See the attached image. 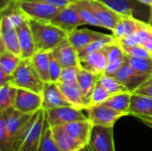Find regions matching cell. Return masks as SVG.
<instances>
[{"label": "cell", "instance_id": "cell-1", "mask_svg": "<svg viewBox=\"0 0 152 151\" xmlns=\"http://www.w3.org/2000/svg\"><path fill=\"white\" fill-rule=\"evenodd\" d=\"M32 30L37 52H52L62 41L68 38V34L52 24L50 21H42L28 19Z\"/></svg>", "mask_w": 152, "mask_h": 151}, {"label": "cell", "instance_id": "cell-2", "mask_svg": "<svg viewBox=\"0 0 152 151\" xmlns=\"http://www.w3.org/2000/svg\"><path fill=\"white\" fill-rule=\"evenodd\" d=\"M45 120L44 109L36 112L18 134L13 151H38Z\"/></svg>", "mask_w": 152, "mask_h": 151}, {"label": "cell", "instance_id": "cell-3", "mask_svg": "<svg viewBox=\"0 0 152 151\" xmlns=\"http://www.w3.org/2000/svg\"><path fill=\"white\" fill-rule=\"evenodd\" d=\"M8 84L16 88L27 89L41 93L45 83L36 71L31 59H22L16 70L12 75Z\"/></svg>", "mask_w": 152, "mask_h": 151}, {"label": "cell", "instance_id": "cell-4", "mask_svg": "<svg viewBox=\"0 0 152 151\" xmlns=\"http://www.w3.org/2000/svg\"><path fill=\"white\" fill-rule=\"evenodd\" d=\"M33 115L21 113L14 108L0 112V133L8 137L13 143V147L18 134Z\"/></svg>", "mask_w": 152, "mask_h": 151}, {"label": "cell", "instance_id": "cell-5", "mask_svg": "<svg viewBox=\"0 0 152 151\" xmlns=\"http://www.w3.org/2000/svg\"><path fill=\"white\" fill-rule=\"evenodd\" d=\"M87 151H116L114 141V126L94 125Z\"/></svg>", "mask_w": 152, "mask_h": 151}, {"label": "cell", "instance_id": "cell-6", "mask_svg": "<svg viewBox=\"0 0 152 151\" xmlns=\"http://www.w3.org/2000/svg\"><path fill=\"white\" fill-rule=\"evenodd\" d=\"M88 119L94 125L101 126H114L116 122L123 117L129 116L126 113L117 111L104 104L91 106L86 109Z\"/></svg>", "mask_w": 152, "mask_h": 151}, {"label": "cell", "instance_id": "cell-7", "mask_svg": "<svg viewBox=\"0 0 152 151\" xmlns=\"http://www.w3.org/2000/svg\"><path fill=\"white\" fill-rule=\"evenodd\" d=\"M45 118L47 123L51 126H53L73 121L87 119L88 117L82 112V109L73 106H63L45 110Z\"/></svg>", "mask_w": 152, "mask_h": 151}, {"label": "cell", "instance_id": "cell-8", "mask_svg": "<svg viewBox=\"0 0 152 151\" xmlns=\"http://www.w3.org/2000/svg\"><path fill=\"white\" fill-rule=\"evenodd\" d=\"M50 22L65 31L68 35L76 30L79 26L85 24L82 18L73 7L72 3L67 6L61 7Z\"/></svg>", "mask_w": 152, "mask_h": 151}, {"label": "cell", "instance_id": "cell-9", "mask_svg": "<svg viewBox=\"0 0 152 151\" xmlns=\"http://www.w3.org/2000/svg\"><path fill=\"white\" fill-rule=\"evenodd\" d=\"M88 7L92 10L94 16L98 20L101 27L108 28L111 31L115 29L121 19V15L114 12L108 5L100 0H84Z\"/></svg>", "mask_w": 152, "mask_h": 151}, {"label": "cell", "instance_id": "cell-10", "mask_svg": "<svg viewBox=\"0 0 152 151\" xmlns=\"http://www.w3.org/2000/svg\"><path fill=\"white\" fill-rule=\"evenodd\" d=\"M43 98L41 93L27 89H17L13 108L24 114L33 115L42 109Z\"/></svg>", "mask_w": 152, "mask_h": 151}, {"label": "cell", "instance_id": "cell-11", "mask_svg": "<svg viewBox=\"0 0 152 151\" xmlns=\"http://www.w3.org/2000/svg\"><path fill=\"white\" fill-rule=\"evenodd\" d=\"M20 4L28 19L42 21H50L61 8L41 2L28 0H20Z\"/></svg>", "mask_w": 152, "mask_h": 151}, {"label": "cell", "instance_id": "cell-12", "mask_svg": "<svg viewBox=\"0 0 152 151\" xmlns=\"http://www.w3.org/2000/svg\"><path fill=\"white\" fill-rule=\"evenodd\" d=\"M41 94L43 98L42 109L45 110L63 106H71L63 95L58 83L45 82Z\"/></svg>", "mask_w": 152, "mask_h": 151}, {"label": "cell", "instance_id": "cell-13", "mask_svg": "<svg viewBox=\"0 0 152 151\" xmlns=\"http://www.w3.org/2000/svg\"><path fill=\"white\" fill-rule=\"evenodd\" d=\"M121 16L134 17L145 15V4L136 0H100Z\"/></svg>", "mask_w": 152, "mask_h": 151}, {"label": "cell", "instance_id": "cell-14", "mask_svg": "<svg viewBox=\"0 0 152 151\" xmlns=\"http://www.w3.org/2000/svg\"><path fill=\"white\" fill-rule=\"evenodd\" d=\"M117 80H118L121 84H123L129 91L132 93L141 85L150 76L142 75L138 73L134 68L129 64L126 58L120 67V69L117 71V73L113 76Z\"/></svg>", "mask_w": 152, "mask_h": 151}, {"label": "cell", "instance_id": "cell-15", "mask_svg": "<svg viewBox=\"0 0 152 151\" xmlns=\"http://www.w3.org/2000/svg\"><path fill=\"white\" fill-rule=\"evenodd\" d=\"M0 41H2L4 44L7 51L20 56V49L17 28L4 16H1Z\"/></svg>", "mask_w": 152, "mask_h": 151}, {"label": "cell", "instance_id": "cell-16", "mask_svg": "<svg viewBox=\"0 0 152 151\" xmlns=\"http://www.w3.org/2000/svg\"><path fill=\"white\" fill-rule=\"evenodd\" d=\"M21 59H31L37 53L35 41L28 20L16 27Z\"/></svg>", "mask_w": 152, "mask_h": 151}, {"label": "cell", "instance_id": "cell-17", "mask_svg": "<svg viewBox=\"0 0 152 151\" xmlns=\"http://www.w3.org/2000/svg\"><path fill=\"white\" fill-rule=\"evenodd\" d=\"M109 36L110 35L108 34L93 31L88 28H77L76 30L68 35V39L78 53L91 43L99 39L105 38Z\"/></svg>", "mask_w": 152, "mask_h": 151}, {"label": "cell", "instance_id": "cell-18", "mask_svg": "<svg viewBox=\"0 0 152 151\" xmlns=\"http://www.w3.org/2000/svg\"><path fill=\"white\" fill-rule=\"evenodd\" d=\"M52 53L58 60L62 69L72 66L80 67L78 53L68 38L62 41L54 50H53Z\"/></svg>", "mask_w": 152, "mask_h": 151}, {"label": "cell", "instance_id": "cell-19", "mask_svg": "<svg viewBox=\"0 0 152 151\" xmlns=\"http://www.w3.org/2000/svg\"><path fill=\"white\" fill-rule=\"evenodd\" d=\"M62 125L75 140H77L85 147L87 146L94 127L93 123L88 118L69 122Z\"/></svg>", "mask_w": 152, "mask_h": 151}, {"label": "cell", "instance_id": "cell-20", "mask_svg": "<svg viewBox=\"0 0 152 151\" xmlns=\"http://www.w3.org/2000/svg\"><path fill=\"white\" fill-rule=\"evenodd\" d=\"M129 113L140 119L152 118V97L132 93Z\"/></svg>", "mask_w": 152, "mask_h": 151}, {"label": "cell", "instance_id": "cell-21", "mask_svg": "<svg viewBox=\"0 0 152 151\" xmlns=\"http://www.w3.org/2000/svg\"><path fill=\"white\" fill-rule=\"evenodd\" d=\"M79 61L81 68L100 76L104 74L109 63L103 49L89 53L85 57L79 59Z\"/></svg>", "mask_w": 152, "mask_h": 151}, {"label": "cell", "instance_id": "cell-22", "mask_svg": "<svg viewBox=\"0 0 152 151\" xmlns=\"http://www.w3.org/2000/svg\"><path fill=\"white\" fill-rule=\"evenodd\" d=\"M53 139L61 151H78L86 148L77 140H75L64 128L62 125L51 126Z\"/></svg>", "mask_w": 152, "mask_h": 151}, {"label": "cell", "instance_id": "cell-23", "mask_svg": "<svg viewBox=\"0 0 152 151\" xmlns=\"http://www.w3.org/2000/svg\"><path fill=\"white\" fill-rule=\"evenodd\" d=\"M58 85L63 95L71 104V106L82 110H86L87 104L77 83H58Z\"/></svg>", "mask_w": 152, "mask_h": 151}, {"label": "cell", "instance_id": "cell-24", "mask_svg": "<svg viewBox=\"0 0 152 151\" xmlns=\"http://www.w3.org/2000/svg\"><path fill=\"white\" fill-rule=\"evenodd\" d=\"M146 23L147 22L142 21L134 17L122 16L117 27L112 31V35L115 40H120L122 38L130 36L131 34L135 32L138 28L145 25Z\"/></svg>", "mask_w": 152, "mask_h": 151}, {"label": "cell", "instance_id": "cell-25", "mask_svg": "<svg viewBox=\"0 0 152 151\" xmlns=\"http://www.w3.org/2000/svg\"><path fill=\"white\" fill-rule=\"evenodd\" d=\"M99 78H100V75L94 74V73L80 67L78 76H77V84L80 87V90H81L84 99L87 104V107H88L90 96H91L96 84L98 83Z\"/></svg>", "mask_w": 152, "mask_h": 151}, {"label": "cell", "instance_id": "cell-26", "mask_svg": "<svg viewBox=\"0 0 152 151\" xmlns=\"http://www.w3.org/2000/svg\"><path fill=\"white\" fill-rule=\"evenodd\" d=\"M0 11L1 16L6 17L15 27L19 26L23 21L28 20V16L25 14V12L20 7V0H11L6 4V6Z\"/></svg>", "mask_w": 152, "mask_h": 151}, {"label": "cell", "instance_id": "cell-27", "mask_svg": "<svg viewBox=\"0 0 152 151\" xmlns=\"http://www.w3.org/2000/svg\"><path fill=\"white\" fill-rule=\"evenodd\" d=\"M31 62L43 82H50L49 52H37L31 58Z\"/></svg>", "mask_w": 152, "mask_h": 151}, {"label": "cell", "instance_id": "cell-28", "mask_svg": "<svg viewBox=\"0 0 152 151\" xmlns=\"http://www.w3.org/2000/svg\"><path fill=\"white\" fill-rule=\"evenodd\" d=\"M131 97H132L131 91L120 93L112 95L103 104L117 111L126 113L130 116L129 108H130V103H131Z\"/></svg>", "mask_w": 152, "mask_h": 151}, {"label": "cell", "instance_id": "cell-29", "mask_svg": "<svg viewBox=\"0 0 152 151\" xmlns=\"http://www.w3.org/2000/svg\"><path fill=\"white\" fill-rule=\"evenodd\" d=\"M152 32V26L149 23H146L140 28H138L135 32L131 34L130 36L122 38L120 40H117L119 44L127 46H134V45H142L146 40L149 38L150 35Z\"/></svg>", "mask_w": 152, "mask_h": 151}, {"label": "cell", "instance_id": "cell-30", "mask_svg": "<svg viewBox=\"0 0 152 151\" xmlns=\"http://www.w3.org/2000/svg\"><path fill=\"white\" fill-rule=\"evenodd\" d=\"M21 57L9 51L0 54V70L12 76L21 61Z\"/></svg>", "mask_w": 152, "mask_h": 151}, {"label": "cell", "instance_id": "cell-31", "mask_svg": "<svg viewBox=\"0 0 152 151\" xmlns=\"http://www.w3.org/2000/svg\"><path fill=\"white\" fill-rule=\"evenodd\" d=\"M17 89L18 88L10 84L0 86V112L13 108Z\"/></svg>", "mask_w": 152, "mask_h": 151}, {"label": "cell", "instance_id": "cell-32", "mask_svg": "<svg viewBox=\"0 0 152 151\" xmlns=\"http://www.w3.org/2000/svg\"><path fill=\"white\" fill-rule=\"evenodd\" d=\"M73 7L76 9L79 16L84 20L85 24H89L92 26L101 27V24L99 23L98 20L94 16L92 10L88 7V5L86 4L84 0H75L72 3Z\"/></svg>", "mask_w": 152, "mask_h": 151}, {"label": "cell", "instance_id": "cell-33", "mask_svg": "<svg viewBox=\"0 0 152 151\" xmlns=\"http://www.w3.org/2000/svg\"><path fill=\"white\" fill-rule=\"evenodd\" d=\"M38 151H61L53 139L52 127L47 123L46 120H45V124L44 130L42 133Z\"/></svg>", "mask_w": 152, "mask_h": 151}, {"label": "cell", "instance_id": "cell-34", "mask_svg": "<svg viewBox=\"0 0 152 151\" xmlns=\"http://www.w3.org/2000/svg\"><path fill=\"white\" fill-rule=\"evenodd\" d=\"M126 58L129 64L135 69L138 73L151 76L152 74V59L134 57L126 54Z\"/></svg>", "mask_w": 152, "mask_h": 151}, {"label": "cell", "instance_id": "cell-35", "mask_svg": "<svg viewBox=\"0 0 152 151\" xmlns=\"http://www.w3.org/2000/svg\"><path fill=\"white\" fill-rule=\"evenodd\" d=\"M99 81L102 84V85L106 88V90L111 95H115V94H118L120 93L129 91L123 84H121L118 80H117L112 76H108V75L102 74L100 76Z\"/></svg>", "mask_w": 152, "mask_h": 151}, {"label": "cell", "instance_id": "cell-36", "mask_svg": "<svg viewBox=\"0 0 152 151\" xmlns=\"http://www.w3.org/2000/svg\"><path fill=\"white\" fill-rule=\"evenodd\" d=\"M112 95L106 90V88L102 85V84L100 81H98V83L96 84V85H95V87H94V91L90 96L88 107L103 104Z\"/></svg>", "mask_w": 152, "mask_h": 151}, {"label": "cell", "instance_id": "cell-37", "mask_svg": "<svg viewBox=\"0 0 152 151\" xmlns=\"http://www.w3.org/2000/svg\"><path fill=\"white\" fill-rule=\"evenodd\" d=\"M103 50H104V53L106 54V57H107L109 62L117 61V60L124 58L126 56V53H125L122 46L117 40L106 44L104 46Z\"/></svg>", "mask_w": 152, "mask_h": 151}, {"label": "cell", "instance_id": "cell-38", "mask_svg": "<svg viewBox=\"0 0 152 151\" xmlns=\"http://www.w3.org/2000/svg\"><path fill=\"white\" fill-rule=\"evenodd\" d=\"M62 67L61 66L58 60L54 57L52 52H49V76L50 82L58 83L61 75Z\"/></svg>", "mask_w": 152, "mask_h": 151}, {"label": "cell", "instance_id": "cell-39", "mask_svg": "<svg viewBox=\"0 0 152 151\" xmlns=\"http://www.w3.org/2000/svg\"><path fill=\"white\" fill-rule=\"evenodd\" d=\"M79 69V66L63 68L58 83H77V76Z\"/></svg>", "mask_w": 152, "mask_h": 151}, {"label": "cell", "instance_id": "cell-40", "mask_svg": "<svg viewBox=\"0 0 152 151\" xmlns=\"http://www.w3.org/2000/svg\"><path fill=\"white\" fill-rule=\"evenodd\" d=\"M122 46L125 53L129 56H134V57H141V58H148L151 59L152 54L147 51L142 45H134V46H127V45H123L120 44Z\"/></svg>", "mask_w": 152, "mask_h": 151}, {"label": "cell", "instance_id": "cell-41", "mask_svg": "<svg viewBox=\"0 0 152 151\" xmlns=\"http://www.w3.org/2000/svg\"><path fill=\"white\" fill-rule=\"evenodd\" d=\"M133 93L152 97V74Z\"/></svg>", "mask_w": 152, "mask_h": 151}, {"label": "cell", "instance_id": "cell-42", "mask_svg": "<svg viewBox=\"0 0 152 151\" xmlns=\"http://www.w3.org/2000/svg\"><path fill=\"white\" fill-rule=\"evenodd\" d=\"M126 60V56L124 58H121V59H118L117 61H111V62H109L108 63V66L105 69V72L104 74L105 75H108V76H114L117 71L120 69V67L123 65L124 61Z\"/></svg>", "mask_w": 152, "mask_h": 151}, {"label": "cell", "instance_id": "cell-43", "mask_svg": "<svg viewBox=\"0 0 152 151\" xmlns=\"http://www.w3.org/2000/svg\"><path fill=\"white\" fill-rule=\"evenodd\" d=\"M28 1L41 2V3L47 4H51V5L57 6V7H64V6H67V5L70 4L75 0H28Z\"/></svg>", "mask_w": 152, "mask_h": 151}, {"label": "cell", "instance_id": "cell-44", "mask_svg": "<svg viewBox=\"0 0 152 151\" xmlns=\"http://www.w3.org/2000/svg\"><path fill=\"white\" fill-rule=\"evenodd\" d=\"M11 77L12 76L6 75L4 72H3V71L0 70V86H3V85L8 84L10 82Z\"/></svg>", "mask_w": 152, "mask_h": 151}, {"label": "cell", "instance_id": "cell-45", "mask_svg": "<svg viewBox=\"0 0 152 151\" xmlns=\"http://www.w3.org/2000/svg\"><path fill=\"white\" fill-rule=\"evenodd\" d=\"M142 46L147 50V51H149L151 53L152 52V32L151 34L150 35V36H149V38L146 40V42L142 44Z\"/></svg>", "mask_w": 152, "mask_h": 151}, {"label": "cell", "instance_id": "cell-46", "mask_svg": "<svg viewBox=\"0 0 152 151\" xmlns=\"http://www.w3.org/2000/svg\"><path fill=\"white\" fill-rule=\"evenodd\" d=\"M146 125H148L149 127L152 128V118H142L141 119Z\"/></svg>", "mask_w": 152, "mask_h": 151}, {"label": "cell", "instance_id": "cell-47", "mask_svg": "<svg viewBox=\"0 0 152 151\" xmlns=\"http://www.w3.org/2000/svg\"><path fill=\"white\" fill-rule=\"evenodd\" d=\"M136 1H138V2H140V3H142V4L147 5V6H149V7L152 6V0H136Z\"/></svg>", "mask_w": 152, "mask_h": 151}, {"label": "cell", "instance_id": "cell-48", "mask_svg": "<svg viewBox=\"0 0 152 151\" xmlns=\"http://www.w3.org/2000/svg\"><path fill=\"white\" fill-rule=\"evenodd\" d=\"M1 1V4H0V10H2L4 7L6 6V4L11 1V0H0Z\"/></svg>", "mask_w": 152, "mask_h": 151}, {"label": "cell", "instance_id": "cell-49", "mask_svg": "<svg viewBox=\"0 0 152 151\" xmlns=\"http://www.w3.org/2000/svg\"><path fill=\"white\" fill-rule=\"evenodd\" d=\"M148 23L152 26V6L150 7V17H149V21H148Z\"/></svg>", "mask_w": 152, "mask_h": 151}, {"label": "cell", "instance_id": "cell-50", "mask_svg": "<svg viewBox=\"0 0 152 151\" xmlns=\"http://www.w3.org/2000/svg\"><path fill=\"white\" fill-rule=\"evenodd\" d=\"M78 151H87V150H86V148H83V149H81L80 150Z\"/></svg>", "mask_w": 152, "mask_h": 151}, {"label": "cell", "instance_id": "cell-51", "mask_svg": "<svg viewBox=\"0 0 152 151\" xmlns=\"http://www.w3.org/2000/svg\"><path fill=\"white\" fill-rule=\"evenodd\" d=\"M151 54H152V52H151Z\"/></svg>", "mask_w": 152, "mask_h": 151}, {"label": "cell", "instance_id": "cell-52", "mask_svg": "<svg viewBox=\"0 0 152 151\" xmlns=\"http://www.w3.org/2000/svg\"><path fill=\"white\" fill-rule=\"evenodd\" d=\"M151 59H152V58H151Z\"/></svg>", "mask_w": 152, "mask_h": 151}]
</instances>
